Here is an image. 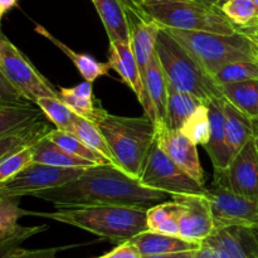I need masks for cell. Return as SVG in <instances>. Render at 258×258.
I'll list each match as a JSON object with an SVG mask.
<instances>
[{"instance_id": "cell-1", "label": "cell", "mask_w": 258, "mask_h": 258, "mask_svg": "<svg viewBox=\"0 0 258 258\" xmlns=\"http://www.w3.org/2000/svg\"><path fill=\"white\" fill-rule=\"evenodd\" d=\"M170 194L144 185L112 164H97L83 170L75 180L58 188L35 193L54 208L86 206H125L143 208L166 202ZM171 197V196H170Z\"/></svg>"}, {"instance_id": "cell-2", "label": "cell", "mask_w": 258, "mask_h": 258, "mask_svg": "<svg viewBox=\"0 0 258 258\" xmlns=\"http://www.w3.org/2000/svg\"><path fill=\"white\" fill-rule=\"evenodd\" d=\"M143 208L125 206H86L55 208L50 213H30L53 219L96 234L103 239L122 243L148 231V218Z\"/></svg>"}, {"instance_id": "cell-3", "label": "cell", "mask_w": 258, "mask_h": 258, "mask_svg": "<svg viewBox=\"0 0 258 258\" xmlns=\"http://www.w3.org/2000/svg\"><path fill=\"white\" fill-rule=\"evenodd\" d=\"M155 53L166 81L175 90L196 96L204 103L223 97L213 77L165 28L159 32Z\"/></svg>"}, {"instance_id": "cell-4", "label": "cell", "mask_w": 258, "mask_h": 258, "mask_svg": "<svg viewBox=\"0 0 258 258\" xmlns=\"http://www.w3.org/2000/svg\"><path fill=\"white\" fill-rule=\"evenodd\" d=\"M97 126L107 140L120 169L133 178L140 179L144 164L156 140L158 128L154 121L148 115L122 117L108 113Z\"/></svg>"}, {"instance_id": "cell-5", "label": "cell", "mask_w": 258, "mask_h": 258, "mask_svg": "<svg viewBox=\"0 0 258 258\" xmlns=\"http://www.w3.org/2000/svg\"><path fill=\"white\" fill-rule=\"evenodd\" d=\"M168 30L212 77L229 63L241 60L258 62L256 43L244 30L232 35L196 30Z\"/></svg>"}, {"instance_id": "cell-6", "label": "cell", "mask_w": 258, "mask_h": 258, "mask_svg": "<svg viewBox=\"0 0 258 258\" xmlns=\"http://www.w3.org/2000/svg\"><path fill=\"white\" fill-rule=\"evenodd\" d=\"M143 12L161 28L232 35L242 32L222 12L221 7L202 0L149 2L140 5Z\"/></svg>"}, {"instance_id": "cell-7", "label": "cell", "mask_w": 258, "mask_h": 258, "mask_svg": "<svg viewBox=\"0 0 258 258\" xmlns=\"http://www.w3.org/2000/svg\"><path fill=\"white\" fill-rule=\"evenodd\" d=\"M0 73L30 102L40 98H59V91L34 67L29 58L4 34L0 38Z\"/></svg>"}, {"instance_id": "cell-8", "label": "cell", "mask_w": 258, "mask_h": 258, "mask_svg": "<svg viewBox=\"0 0 258 258\" xmlns=\"http://www.w3.org/2000/svg\"><path fill=\"white\" fill-rule=\"evenodd\" d=\"M139 180L149 188L168 193L171 197L203 196L207 191L206 185L199 184L171 160L156 140L151 146Z\"/></svg>"}, {"instance_id": "cell-9", "label": "cell", "mask_w": 258, "mask_h": 258, "mask_svg": "<svg viewBox=\"0 0 258 258\" xmlns=\"http://www.w3.org/2000/svg\"><path fill=\"white\" fill-rule=\"evenodd\" d=\"M85 169H64L42 163H30L8 180L0 183V197L20 198L58 188L77 179Z\"/></svg>"}, {"instance_id": "cell-10", "label": "cell", "mask_w": 258, "mask_h": 258, "mask_svg": "<svg viewBox=\"0 0 258 258\" xmlns=\"http://www.w3.org/2000/svg\"><path fill=\"white\" fill-rule=\"evenodd\" d=\"M206 196L213 212L216 228L229 226L251 227L258 231V201L238 196L214 183Z\"/></svg>"}, {"instance_id": "cell-11", "label": "cell", "mask_w": 258, "mask_h": 258, "mask_svg": "<svg viewBox=\"0 0 258 258\" xmlns=\"http://www.w3.org/2000/svg\"><path fill=\"white\" fill-rule=\"evenodd\" d=\"M214 183L238 196L258 201V151L254 138L232 159L226 170L214 173Z\"/></svg>"}, {"instance_id": "cell-12", "label": "cell", "mask_w": 258, "mask_h": 258, "mask_svg": "<svg viewBox=\"0 0 258 258\" xmlns=\"http://www.w3.org/2000/svg\"><path fill=\"white\" fill-rule=\"evenodd\" d=\"M171 198L179 204V236L188 241L203 243L216 229L213 212L206 194Z\"/></svg>"}, {"instance_id": "cell-13", "label": "cell", "mask_w": 258, "mask_h": 258, "mask_svg": "<svg viewBox=\"0 0 258 258\" xmlns=\"http://www.w3.org/2000/svg\"><path fill=\"white\" fill-rule=\"evenodd\" d=\"M156 141L166 155L191 178L196 179L202 185L206 184V175L197 149L198 145L189 140L180 130H171L168 126L159 128L156 133Z\"/></svg>"}, {"instance_id": "cell-14", "label": "cell", "mask_w": 258, "mask_h": 258, "mask_svg": "<svg viewBox=\"0 0 258 258\" xmlns=\"http://www.w3.org/2000/svg\"><path fill=\"white\" fill-rule=\"evenodd\" d=\"M257 233L251 227H221L204 242L214 247L221 258H258Z\"/></svg>"}, {"instance_id": "cell-15", "label": "cell", "mask_w": 258, "mask_h": 258, "mask_svg": "<svg viewBox=\"0 0 258 258\" xmlns=\"http://www.w3.org/2000/svg\"><path fill=\"white\" fill-rule=\"evenodd\" d=\"M107 62L111 70L120 76L121 81L134 91L145 113H148L149 102L145 85L130 42H110Z\"/></svg>"}, {"instance_id": "cell-16", "label": "cell", "mask_w": 258, "mask_h": 258, "mask_svg": "<svg viewBox=\"0 0 258 258\" xmlns=\"http://www.w3.org/2000/svg\"><path fill=\"white\" fill-rule=\"evenodd\" d=\"M211 120V136L207 145H204L207 154L213 164L214 173H222L228 168L232 161L226 131V116L223 110V97L214 98L207 103Z\"/></svg>"}, {"instance_id": "cell-17", "label": "cell", "mask_w": 258, "mask_h": 258, "mask_svg": "<svg viewBox=\"0 0 258 258\" xmlns=\"http://www.w3.org/2000/svg\"><path fill=\"white\" fill-rule=\"evenodd\" d=\"M145 90L148 96V115L155 123L156 128L165 126L166 106H168V81L163 72L156 53L154 54L145 77Z\"/></svg>"}, {"instance_id": "cell-18", "label": "cell", "mask_w": 258, "mask_h": 258, "mask_svg": "<svg viewBox=\"0 0 258 258\" xmlns=\"http://www.w3.org/2000/svg\"><path fill=\"white\" fill-rule=\"evenodd\" d=\"M110 42H130V10L127 0H92Z\"/></svg>"}, {"instance_id": "cell-19", "label": "cell", "mask_w": 258, "mask_h": 258, "mask_svg": "<svg viewBox=\"0 0 258 258\" xmlns=\"http://www.w3.org/2000/svg\"><path fill=\"white\" fill-rule=\"evenodd\" d=\"M59 98L80 117L98 125L107 117L108 112L96 100L92 83L85 82L75 87L59 88Z\"/></svg>"}, {"instance_id": "cell-20", "label": "cell", "mask_w": 258, "mask_h": 258, "mask_svg": "<svg viewBox=\"0 0 258 258\" xmlns=\"http://www.w3.org/2000/svg\"><path fill=\"white\" fill-rule=\"evenodd\" d=\"M49 122L47 117H43L0 135V160L17 151L33 148L43 139L48 138L54 130L50 127Z\"/></svg>"}, {"instance_id": "cell-21", "label": "cell", "mask_w": 258, "mask_h": 258, "mask_svg": "<svg viewBox=\"0 0 258 258\" xmlns=\"http://www.w3.org/2000/svg\"><path fill=\"white\" fill-rule=\"evenodd\" d=\"M143 256H158V254L176 253V252L196 251L202 243L188 241L180 236L158 233L153 231H145L130 239Z\"/></svg>"}, {"instance_id": "cell-22", "label": "cell", "mask_w": 258, "mask_h": 258, "mask_svg": "<svg viewBox=\"0 0 258 258\" xmlns=\"http://www.w3.org/2000/svg\"><path fill=\"white\" fill-rule=\"evenodd\" d=\"M223 110L226 116V131L232 159L241 151V149L256 136L258 123L242 113L236 106L223 97Z\"/></svg>"}, {"instance_id": "cell-23", "label": "cell", "mask_w": 258, "mask_h": 258, "mask_svg": "<svg viewBox=\"0 0 258 258\" xmlns=\"http://www.w3.org/2000/svg\"><path fill=\"white\" fill-rule=\"evenodd\" d=\"M18 202L19 198L0 197V238L3 247L14 241H23L39 231V228H24L18 224L20 217L27 216V211H23Z\"/></svg>"}, {"instance_id": "cell-24", "label": "cell", "mask_w": 258, "mask_h": 258, "mask_svg": "<svg viewBox=\"0 0 258 258\" xmlns=\"http://www.w3.org/2000/svg\"><path fill=\"white\" fill-rule=\"evenodd\" d=\"M35 32L38 34H40L42 37L47 38L49 42H52L55 47L59 48L68 58L73 62V64L76 66V68L78 70V72L81 73L85 81L87 82L93 83L98 77H102V76H106L108 73V71L111 70L108 62H98L96 60L92 55L85 54V53H77L73 49H71L68 45H66L64 43L60 42L59 39L54 37L53 34H50L44 27L42 25H35Z\"/></svg>"}, {"instance_id": "cell-25", "label": "cell", "mask_w": 258, "mask_h": 258, "mask_svg": "<svg viewBox=\"0 0 258 258\" xmlns=\"http://www.w3.org/2000/svg\"><path fill=\"white\" fill-rule=\"evenodd\" d=\"M223 97L258 123V78L219 86Z\"/></svg>"}, {"instance_id": "cell-26", "label": "cell", "mask_w": 258, "mask_h": 258, "mask_svg": "<svg viewBox=\"0 0 258 258\" xmlns=\"http://www.w3.org/2000/svg\"><path fill=\"white\" fill-rule=\"evenodd\" d=\"M33 161L64 169H87L93 165H97L93 161L78 158V156L63 150L48 138L43 139L40 143L34 146Z\"/></svg>"}, {"instance_id": "cell-27", "label": "cell", "mask_w": 258, "mask_h": 258, "mask_svg": "<svg viewBox=\"0 0 258 258\" xmlns=\"http://www.w3.org/2000/svg\"><path fill=\"white\" fill-rule=\"evenodd\" d=\"M43 117L47 116L42 108L30 101L0 103V135Z\"/></svg>"}, {"instance_id": "cell-28", "label": "cell", "mask_w": 258, "mask_h": 258, "mask_svg": "<svg viewBox=\"0 0 258 258\" xmlns=\"http://www.w3.org/2000/svg\"><path fill=\"white\" fill-rule=\"evenodd\" d=\"M199 98L189 93L180 92L168 83V106H166L165 126L171 130H180L191 113L201 105Z\"/></svg>"}, {"instance_id": "cell-29", "label": "cell", "mask_w": 258, "mask_h": 258, "mask_svg": "<svg viewBox=\"0 0 258 258\" xmlns=\"http://www.w3.org/2000/svg\"><path fill=\"white\" fill-rule=\"evenodd\" d=\"M149 231L179 236V204L166 201L151 207L146 212Z\"/></svg>"}, {"instance_id": "cell-30", "label": "cell", "mask_w": 258, "mask_h": 258, "mask_svg": "<svg viewBox=\"0 0 258 258\" xmlns=\"http://www.w3.org/2000/svg\"><path fill=\"white\" fill-rule=\"evenodd\" d=\"M48 139H50L53 143L57 144V145L59 146V148H62L63 150L68 151L70 154L78 156V158L93 161L95 164H111L105 156L101 155V154L97 153L96 150H93L92 148H90V146H88L85 141L81 140L76 134L54 128V130L48 135Z\"/></svg>"}, {"instance_id": "cell-31", "label": "cell", "mask_w": 258, "mask_h": 258, "mask_svg": "<svg viewBox=\"0 0 258 258\" xmlns=\"http://www.w3.org/2000/svg\"><path fill=\"white\" fill-rule=\"evenodd\" d=\"M75 134L81 140L85 141L90 148H92L93 150H96L101 155L105 156L112 165L120 168L112 150H111L110 145H108L107 140H106L103 134L101 133V130L98 128V126L96 123L77 116V120H76L75 125Z\"/></svg>"}, {"instance_id": "cell-32", "label": "cell", "mask_w": 258, "mask_h": 258, "mask_svg": "<svg viewBox=\"0 0 258 258\" xmlns=\"http://www.w3.org/2000/svg\"><path fill=\"white\" fill-rule=\"evenodd\" d=\"M37 105L42 108L44 115L47 116L50 123L55 126V128L75 134V125L76 120H77V115L60 98H40L37 102Z\"/></svg>"}, {"instance_id": "cell-33", "label": "cell", "mask_w": 258, "mask_h": 258, "mask_svg": "<svg viewBox=\"0 0 258 258\" xmlns=\"http://www.w3.org/2000/svg\"><path fill=\"white\" fill-rule=\"evenodd\" d=\"M221 9L241 29H251L258 24V7L253 0H226Z\"/></svg>"}, {"instance_id": "cell-34", "label": "cell", "mask_w": 258, "mask_h": 258, "mask_svg": "<svg viewBox=\"0 0 258 258\" xmlns=\"http://www.w3.org/2000/svg\"><path fill=\"white\" fill-rule=\"evenodd\" d=\"M181 133L186 136L196 145H207L211 136V120H209V111L207 103L199 106L190 117L185 121Z\"/></svg>"}, {"instance_id": "cell-35", "label": "cell", "mask_w": 258, "mask_h": 258, "mask_svg": "<svg viewBox=\"0 0 258 258\" xmlns=\"http://www.w3.org/2000/svg\"><path fill=\"white\" fill-rule=\"evenodd\" d=\"M254 78H258L257 60H241V62L229 63L213 75V80L218 86L254 80Z\"/></svg>"}, {"instance_id": "cell-36", "label": "cell", "mask_w": 258, "mask_h": 258, "mask_svg": "<svg viewBox=\"0 0 258 258\" xmlns=\"http://www.w3.org/2000/svg\"><path fill=\"white\" fill-rule=\"evenodd\" d=\"M34 159V146L33 148H27L24 150L17 151L12 155L0 160V183L8 180L15 174L19 173L20 170L33 163Z\"/></svg>"}, {"instance_id": "cell-37", "label": "cell", "mask_w": 258, "mask_h": 258, "mask_svg": "<svg viewBox=\"0 0 258 258\" xmlns=\"http://www.w3.org/2000/svg\"><path fill=\"white\" fill-rule=\"evenodd\" d=\"M140 249L131 241L122 242L115 249L101 256V258H143Z\"/></svg>"}, {"instance_id": "cell-38", "label": "cell", "mask_w": 258, "mask_h": 258, "mask_svg": "<svg viewBox=\"0 0 258 258\" xmlns=\"http://www.w3.org/2000/svg\"><path fill=\"white\" fill-rule=\"evenodd\" d=\"M194 258H221L219 253L214 247L208 244L207 242H203L196 252V257Z\"/></svg>"}, {"instance_id": "cell-39", "label": "cell", "mask_w": 258, "mask_h": 258, "mask_svg": "<svg viewBox=\"0 0 258 258\" xmlns=\"http://www.w3.org/2000/svg\"><path fill=\"white\" fill-rule=\"evenodd\" d=\"M196 251H185V252H176V253L168 254H158V256H144L143 258H194L196 257Z\"/></svg>"}, {"instance_id": "cell-40", "label": "cell", "mask_w": 258, "mask_h": 258, "mask_svg": "<svg viewBox=\"0 0 258 258\" xmlns=\"http://www.w3.org/2000/svg\"><path fill=\"white\" fill-rule=\"evenodd\" d=\"M19 0H0V17H4L8 12L18 7Z\"/></svg>"}, {"instance_id": "cell-41", "label": "cell", "mask_w": 258, "mask_h": 258, "mask_svg": "<svg viewBox=\"0 0 258 258\" xmlns=\"http://www.w3.org/2000/svg\"><path fill=\"white\" fill-rule=\"evenodd\" d=\"M131 5L134 7H140L141 4L144 3H149V2H170V0H127Z\"/></svg>"}, {"instance_id": "cell-42", "label": "cell", "mask_w": 258, "mask_h": 258, "mask_svg": "<svg viewBox=\"0 0 258 258\" xmlns=\"http://www.w3.org/2000/svg\"><path fill=\"white\" fill-rule=\"evenodd\" d=\"M202 2L208 3V4H212V5H216V7H221L226 0H202Z\"/></svg>"}, {"instance_id": "cell-43", "label": "cell", "mask_w": 258, "mask_h": 258, "mask_svg": "<svg viewBox=\"0 0 258 258\" xmlns=\"http://www.w3.org/2000/svg\"><path fill=\"white\" fill-rule=\"evenodd\" d=\"M252 38H253L254 43H256V47H257V54H258V34H254V33H248Z\"/></svg>"}, {"instance_id": "cell-44", "label": "cell", "mask_w": 258, "mask_h": 258, "mask_svg": "<svg viewBox=\"0 0 258 258\" xmlns=\"http://www.w3.org/2000/svg\"><path fill=\"white\" fill-rule=\"evenodd\" d=\"M246 33H254V34H258V24L254 28H251V29L246 30Z\"/></svg>"}, {"instance_id": "cell-45", "label": "cell", "mask_w": 258, "mask_h": 258, "mask_svg": "<svg viewBox=\"0 0 258 258\" xmlns=\"http://www.w3.org/2000/svg\"><path fill=\"white\" fill-rule=\"evenodd\" d=\"M254 141H256V146H257V151H258V131H257L256 136H254Z\"/></svg>"}, {"instance_id": "cell-46", "label": "cell", "mask_w": 258, "mask_h": 258, "mask_svg": "<svg viewBox=\"0 0 258 258\" xmlns=\"http://www.w3.org/2000/svg\"><path fill=\"white\" fill-rule=\"evenodd\" d=\"M253 2L256 3V4H257V7H258V0H253Z\"/></svg>"}, {"instance_id": "cell-47", "label": "cell", "mask_w": 258, "mask_h": 258, "mask_svg": "<svg viewBox=\"0 0 258 258\" xmlns=\"http://www.w3.org/2000/svg\"><path fill=\"white\" fill-rule=\"evenodd\" d=\"M98 258H101V257H98Z\"/></svg>"}]
</instances>
